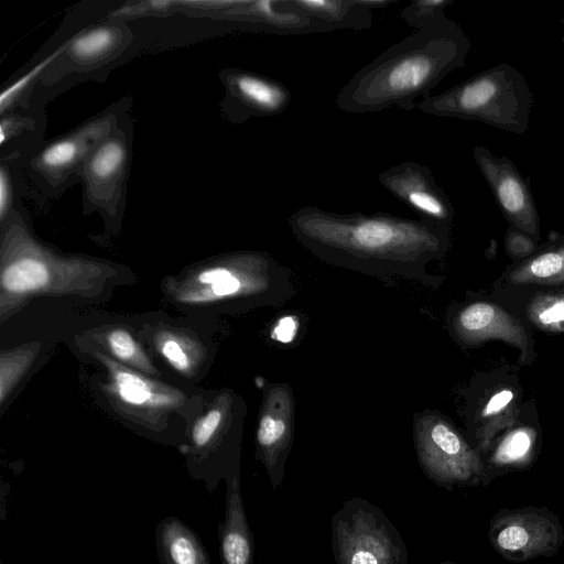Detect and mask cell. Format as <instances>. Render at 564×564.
Here are the masks:
<instances>
[{
    "mask_svg": "<svg viewBox=\"0 0 564 564\" xmlns=\"http://www.w3.org/2000/svg\"><path fill=\"white\" fill-rule=\"evenodd\" d=\"M295 239L321 261L382 281L394 278L435 285L427 264L448 245L449 225L388 213L337 214L304 206L289 217Z\"/></svg>",
    "mask_w": 564,
    "mask_h": 564,
    "instance_id": "1",
    "label": "cell"
},
{
    "mask_svg": "<svg viewBox=\"0 0 564 564\" xmlns=\"http://www.w3.org/2000/svg\"><path fill=\"white\" fill-rule=\"evenodd\" d=\"M470 48L463 29L444 18L416 30L360 68L340 89L336 106L350 113L410 110L451 72L462 67Z\"/></svg>",
    "mask_w": 564,
    "mask_h": 564,
    "instance_id": "2",
    "label": "cell"
},
{
    "mask_svg": "<svg viewBox=\"0 0 564 564\" xmlns=\"http://www.w3.org/2000/svg\"><path fill=\"white\" fill-rule=\"evenodd\" d=\"M533 96L524 76L501 63L417 104L420 111L475 120L513 133L529 128Z\"/></svg>",
    "mask_w": 564,
    "mask_h": 564,
    "instance_id": "3",
    "label": "cell"
},
{
    "mask_svg": "<svg viewBox=\"0 0 564 564\" xmlns=\"http://www.w3.org/2000/svg\"><path fill=\"white\" fill-rule=\"evenodd\" d=\"M332 550L336 564H408L403 539L376 505L352 497L330 521Z\"/></svg>",
    "mask_w": 564,
    "mask_h": 564,
    "instance_id": "4",
    "label": "cell"
},
{
    "mask_svg": "<svg viewBox=\"0 0 564 564\" xmlns=\"http://www.w3.org/2000/svg\"><path fill=\"white\" fill-rule=\"evenodd\" d=\"M414 446L422 470L436 485L448 490L481 485L479 452L440 415L424 412L415 416Z\"/></svg>",
    "mask_w": 564,
    "mask_h": 564,
    "instance_id": "5",
    "label": "cell"
},
{
    "mask_svg": "<svg viewBox=\"0 0 564 564\" xmlns=\"http://www.w3.org/2000/svg\"><path fill=\"white\" fill-rule=\"evenodd\" d=\"M487 536L502 558L524 563L555 555L564 543V528L546 507L503 508L490 519Z\"/></svg>",
    "mask_w": 564,
    "mask_h": 564,
    "instance_id": "6",
    "label": "cell"
},
{
    "mask_svg": "<svg viewBox=\"0 0 564 564\" xmlns=\"http://www.w3.org/2000/svg\"><path fill=\"white\" fill-rule=\"evenodd\" d=\"M294 398L286 383H273L265 393L256 433L257 458L273 491L281 485L294 441Z\"/></svg>",
    "mask_w": 564,
    "mask_h": 564,
    "instance_id": "7",
    "label": "cell"
},
{
    "mask_svg": "<svg viewBox=\"0 0 564 564\" xmlns=\"http://www.w3.org/2000/svg\"><path fill=\"white\" fill-rule=\"evenodd\" d=\"M474 160L496 202L514 227L532 238L540 237L539 214L531 189L516 165L482 145L473 148Z\"/></svg>",
    "mask_w": 564,
    "mask_h": 564,
    "instance_id": "8",
    "label": "cell"
},
{
    "mask_svg": "<svg viewBox=\"0 0 564 564\" xmlns=\"http://www.w3.org/2000/svg\"><path fill=\"white\" fill-rule=\"evenodd\" d=\"M378 180L391 195L422 218L451 224L454 216L451 199L427 166L413 161L402 162L381 172Z\"/></svg>",
    "mask_w": 564,
    "mask_h": 564,
    "instance_id": "9",
    "label": "cell"
},
{
    "mask_svg": "<svg viewBox=\"0 0 564 564\" xmlns=\"http://www.w3.org/2000/svg\"><path fill=\"white\" fill-rule=\"evenodd\" d=\"M225 482V517L218 524L220 564H252L254 539L243 506L240 469Z\"/></svg>",
    "mask_w": 564,
    "mask_h": 564,
    "instance_id": "10",
    "label": "cell"
},
{
    "mask_svg": "<svg viewBox=\"0 0 564 564\" xmlns=\"http://www.w3.org/2000/svg\"><path fill=\"white\" fill-rule=\"evenodd\" d=\"M454 328L462 339L470 343L495 338L522 349L527 346L521 324L499 306L487 302L465 306L455 317Z\"/></svg>",
    "mask_w": 564,
    "mask_h": 564,
    "instance_id": "11",
    "label": "cell"
},
{
    "mask_svg": "<svg viewBox=\"0 0 564 564\" xmlns=\"http://www.w3.org/2000/svg\"><path fill=\"white\" fill-rule=\"evenodd\" d=\"M226 82L245 117L278 116L291 101V91L286 86L262 75L232 70L228 73Z\"/></svg>",
    "mask_w": 564,
    "mask_h": 564,
    "instance_id": "12",
    "label": "cell"
},
{
    "mask_svg": "<svg viewBox=\"0 0 564 564\" xmlns=\"http://www.w3.org/2000/svg\"><path fill=\"white\" fill-rule=\"evenodd\" d=\"M155 547L160 564H212L199 535L176 516L156 524Z\"/></svg>",
    "mask_w": 564,
    "mask_h": 564,
    "instance_id": "13",
    "label": "cell"
},
{
    "mask_svg": "<svg viewBox=\"0 0 564 564\" xmlns=\"http://www.w3.org/2000/svg\"><path fill=\"white\" fill-rule=\"evenodd\" d=\"M535 434L527 427L517 429L505 436L484 463L482 486L505 473L528 467L533 458Z\"/></svg>",
    "mask_w": 564,
    "mask_h": 564,
    "instance_id": "14",
    "label": "cell"
},
{
    "mask_svg": "<svg viewBox=\"0 0 564 564\" xmlns=\"http://www.w3.org/2000/svg\"><path fill=\"white\" fill-rule=\"evenodd\" d=\"M293 2L330 31L365 30L372 25L371 11L358 4L357 0H293Z\"/></svg>",
    "mask_w": 564,
    "mask_h": 564,
    "instance_id": "15",
    "label": "cell"
},
{
    "mask_svg": "<svg viewBox=\"0 0 564 564\" xmlns=\"http://www.w3.org/2000/svg\"><path fill=\"white\" fill-rule=\"evenodd\" d=\"M102 127V123L97 122V124L84 128L79 133L51 143L39 155L37 166L53 175L65 173L89 152V149L101 137Z\"/></svg>",
    "mask_w": 564,
    "mask_h": 564,
    "instance_id": "16",
    "label": "cell"
},
{
    "mask_svg": "<svg viewBox=\"0 0 564 564\" xmlns=\"http://www.w3.org/2000/svg\"><path fill=\"white\" fill-rule=\"evenodd\" d=\"M126 163V147L122 140L109 138L90 154L85 165L89 189L95 195L105 192L121 176Z\"/></svg>",
    "mask_w": 564,
    "mask_h": 564,
    "instance_id": "17",
    "label": "cell"
},
{
    "mask_svg": "<svg viewBox=\"0 0 564 564\" xmlns=\"http://www.w3.org/2000/svg\"><path fill=\"white\" fill-rule=\"evenodd\" d=\"M513 283H554L564 281V242L545 249L510 274Z\"/></svg>",
    "mask_w": 564,
    "mask_h": 564,
    "instance_id": "18",
    "label": "cell"
},
{
    "mask_svg": "<svg viewBox=\"0 0 564 564\" xmlns=\"http://www.w3.org/2000/svg\"><path fill=\"white\" fill-rule=\"evenodd\" d=\"M48 281V270L44 262L34 258H23L7 267L1 274V284L11 293H25L43 288Z\"/></svg>",
    "mask_w": 564,
    "mask_h": 564,
    "instance_id": "19",
    "label": "cell"
},
{
    "mask_svg": "<svg viewBox=\"0 0 564 564\" xmlns=\"http://www.w3.org/2000/svg\"><path fill=\"white\" fill-rule=\"evenodd\" d=\"M118 40L112 28L91 29L72 41L70 53L79 62H97L113 51Z\"/></svg>",
    "mask_w": 564,
    "mask_h": 564,
    "instance_id": "20",
    "label": "cell"
},
{
    "mask_svg": "<svg viewBox=\"0 0 564 564\" xmlns=\"http://www.w3.org/2000/svg\"><path fill=\"white\" fill-rule=\"evenodd\" d=\"M529 315L541 328L564 332V295L536 297L530 305Z\"/></svg>",
    "mask_w": 564,
    "mask_h": 564,
    "instance_id": "21",
    "label": "cell"
},
{
    "mask_svg": "<svg viewBox=\"0 0 564 564\" xmlns=\"http://www.w3.org/2000/svg\"><path fill=\"white\" fill-rule=\"evenodd\" d=\"M452 3V0L412 1L401 11V18L420 30L446 18L445 8Z\"/></svg>",
    "mask_w": 564,
    "mask_h": 564,
    "instance_id": "22",
    "label": "cell"
},
{
    "mask_svg": "<svg viewBox=\"0 0 564 564\" xmlns=\"http://www.w3.org/2000/svg\"><path fill=\"white\" fill-rule=\"evenodd\" d=\"M116 387L120 398L130 404L141 405L151 399V389L134 373L121 371L116 375Z\"/></svg>",
    "mask_w": 564,
    "mask_h": 564,
    "instance_id": "23",
    "label": "cell"
},
{
    "mask_svg": "<svg viewBox=\"0 0 564 564\" xmlns=\"http://www.w3.org/2000/svg\"><path fill=\"white\" fill-rule=\"evenodd\" d=\"M506 248L514 257H527L535 249V242L528 234L510 227L506 237Z\"/></svg>",
    "mask_w": 564,
    "mask_h": 564,
    "instance_id": "24",
    "label": "cell"
},
{
    "mask_svg": "<svg viewBox=\"0 0 564 564\" xmlns=\"http://www.w3.org/2000/svg\"><path fill=\"white\" fill-rule=\"evenodd\" d=\"M111 351L124 360H132L137 356V345L133 338L124 330H113L108 336Z\"/></svg>",
    "mask_w": 564,
    "mask_h": 564,
    "instance_id": "25",
    "label": "cell"
},
{
    "mask_svg": "<svg viewBox=\"0 0 564 564\" xmlns=\"http://www.w3.org/2000/svg\"><path fill=\"white\" fill-rule=\"evenodd\" d=\"M162 354L169 362L180 371L187 370L189 366L188 358L183 351L181 345L173 339L166 340L162 346Z\"/></svg>",
    "mask_w": 564,
    "mask_h": 564,
    "instance_id": "26",
    "label": "cell"
},
{
    "mask_svg": "<svg viewBox=\"0 0 564 564\" xmlns=\"http://www.w3.org/2000/svg\"><path fill=\"white\" fill-rule=\"evenodd\" d=\"M297 332V321L293 316L280 318L273 329V337L281 343H290Z\"/></svg>",
    "mask_w": 564,
    "mask_h": 564,
    "instance_id": "27",
    "label": "cell"
},
{
    "mask_svg": "<svg viewBox=\"0 0 564 564\" xmlns=\"http://www.w3.org/2000/svg\"><path fill=\"white\" fill-rule=\"evenodd\" d=\"M513 393L510 390H502L496 393L487 403L484 414L486 416L496 414L505 409L512 400Z\"/></svg>",
    "mask_w": 564,
    "mask_h": 564,
    "instance_id": "28",
    "label": "cell"
},
{
    "mask_svg": "<svg viewBox=\"0 0 564 564\" xmlns=\"http://www.w3.org/2000/svg\"><path fill=\"white\" fill-rule=\"evenodd\" d=\"M10 183L4 169L0 173V212L3 217L10 204Z\"/></svg>",
    "mask_w": 564,
    "mask_h": 564,
    "instance_id": "29",
    "label": "cell"
},
{
    "mask_svg": "<svg viewBox=\"0 0 564 564\" xmlns=\"http://www.w3.org/2000/svg\"><path fill=\"white\" fill-rule=\"evenodd\" d=\"M392 1L390 0H357V3L361 7L371 10V9H381L389 6Z\"/></svg>",
    "mask_w": 564,
    "mask_h": 564,
    "instance_id": "30",
    "label": "cell"
},
{
    "mask_svg": "<svg viewBox=\"0 0 564 564\" xmlns=\"http://www.w3.org/2000/svg\"><path fill=\"white\" fill-rule=\"evenodd\" d=\"M440 564H460V563H456V562H452V561H446V562H442Z\"/></svg>",
    "mask_w": 564,
    "mask_h": 564,
    "instance_id": "31",
    "label": "cell"
},
{
    "mask_svg": "<svg viewBox=\"0 0 564 564\" xmlns=\"http://www.w3.org/2000/svg\"><path fill=\"white\" fill-rule=\"evenodd\" d=\"M563 23H564V20H563Z\"/></svg>",
    "mask_w": 564,
    "mask_h": 564,
    "instance_id": "32",
    "label": "cell"
}]
</instances>
